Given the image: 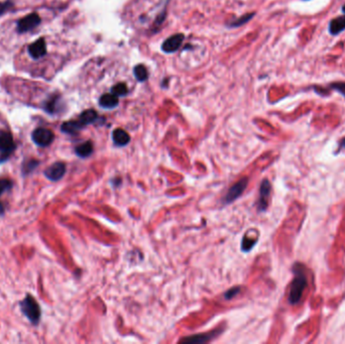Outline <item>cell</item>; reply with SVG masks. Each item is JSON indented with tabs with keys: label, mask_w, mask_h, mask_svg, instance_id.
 I'll list each match as a JSON object with an SVG mask.
<instances>
[{
	"label": "cell",
	"mask_w": 345,
	"mask_h": 344,
	"mask_svg": "<svg viewBox=\"0 0 345 344\" xmlns=\"http://www.w3.org/2000/svg\"><path fill=\"white\" fill-rule=\"evenodd\" d=\"M329 87L334 90L337 91L338 93H340L344 98H345V82L339 81V82H333L329 85Z\"/></svg>",
	"instance_id": "603a6c76"
},
{
	"label": "cell",
	"mask_w": 345,
	"mask_h": 344,
	"mask_svg": "<svg viewBox=\"0 0 345 344\" xmlns=\"http://www.w3.org/2000/svg\"><path fill=\"white\" fill-rule=\"evenodd\" d=\"M220 329L215 330V331H211L208 333H203V334H198V335H193V336H188L185 337L183 339H181L180 342L182 343H190V344H196V343H205V342H209L210 340H212L214 337L218 336L220 333Z\"/></svg>",
	"instance_id": "8fae6325"
},
{
	"label": "cell",
	"mask_w": 345,
	"mask_h": 344,
	"mask_svg": "<svg viewBox=\"0 0 345 344\" xmlns=\"http://www.w3.org/2000/svg\"><path fill=\"white\" fill-rule=\"evenodd\" d=\"M3 213H4V206L1 202H0V215H2Z\"/></svg>",
	"instance_id": "f1b7e54d"
},
{
	"label": "cell",
	"mask_w": 345,
	"mask_h": 344,
	"mask_svg": "<svg viewBox=\"0 0 345 344\" xmlns=\"http://www.w3.org/2000/svg\"><path fill=\"white\" fill-rule=\"evenodd\" d=\"M112 139L117 146H125L130 141V136L126 130L116 129L112 132Z\"/></svg>",
	"instance_id": "4fadbf2b"
},
{
	"label": "cell",
	"mask_w": 345,
	"mask_h": 344,
	"mask_svg": "<svg viewBox=\"0 0 345 344\" xmlns=\"http://www.w3.org/2000/svg\"><path fill=\"white\" fill-rule=\"evenodd\" d=\"M12 6V3L7 1V2H0V14H2L3 12L7 11L10 7Z\"/></svg>",
	"instance_id": "4316f807"
},
{
	"label": "cell",
	"mask_w": 345,
	"mask_h": 344,
	"mask_svg": "<svg viewBox=\"0 0 345 344\" xmlns=\"http://www.w3.org/2000/svg\"><path fill=\"white\" fill-rule=\"evenodd\" d=\"M134 76L139 82H143L149 77V74H147V70L143 65H137L134 67Z\"/></svg>",
	"instance_id": "ac0fdd59"
},
{
	"label": "cell",
	"mask_w": 345,
	"mask_h": 344,
	"mask_svg": "<svg viewBox=\"0 0 345 344\" xmlns=\"http://www.w3.org/2000/svg\"><path fill=\"white\" fill-rule=\"evenodd\" d=\"M248 183H249V179L248 178H242L241 180H239L238 182H236L227 192V194L225 195L224 197V204H230L232 202H234L237 198H239L240 196L242 195V193L244 192L245 188L248 187Z\"/></svg>",
	"instance_id": "5b68a950"
},
{
	"label": "cell",
	"mask_w": 345,
	"mask_h": 344,
	"mask_svg": "<svg viewBox=\"0 0 345 344\" xmlns=\"http://www.w3.org/2000/svg\"><path fill=\"white\" fill-rule=\"evenodd\" d=\"M257 242V239L254 240V238H249L248 236H244L243 237V240H242V243H241V249L243 252H250L253 248H254V245L256 244Z\"/></svg>",
	"instance_id": "44dd1931"
},
{
	"label": "cell",
	"mask_w": 345,
	"mask_h": 344,
	"mask_svg": "<svg viewBox=\"0 0 345 344\" xmlns=\"http://www.w3.org/2000/svg\"><path fill=\"white\" fill-rule=\"evenodd\" d=\"M83 129V126L80 124L79 120H71L64 122L61 127L63 132L68 134H76Z\"/></svg>",
	"instance_id": "9a60e30c"
},
{
	"label": "cell",
	"mask_w": 345,
	"mask_h": 344,
	"mask_svg": "<svg viewBox=\"0 0 345 344\" xmlns=\"http://www.w3.org/2000/svg\"><path fill=\"white\" fill-rule=\"evenodd\" d=\"M97 119H98L97 112L94 109H88L80 114L78 120H79L80 124L83 126V128H85L88 125L94 124Z\"/></svg>",
	"instance_id": "2e32d148"
},
{
	"label": "cell",
	"mask_w": 345,
	"mask_h": 344,
	"mask_svg": "<svg viewBox=\"0 0 345 344\" xmlns=\"http://www.w3.org/2000/svg\"><path fill=\"white\" fill-rule=\"evenodd\" d=\"M99 104L101 107L106 109H112L118 105V96L111 94H103L100 97Z\"/></svg>",
	"instance_id": "5bb4252c"
},
{
	"label": "cell",
	"mask_w": 345,
	"mask_h": 344,
	"mask_svg": "<svg viewBox=\"0 0 345 344\" xmlns=\"http://www.w3.org/2000/svg\"><path fill=\"white\" fill-rule=\"evenodd\" d=\"M239 291H240V289L239 288H232V289H230L229 291H227L226 293H225V295H224V296H225V299H232L233 297H235L236 296V295L239 293Z\"/></svg>",
	"instance_id": "484cf974"
},
{
	"label": "cell",
	"mask_w": 345,
	"mask_h": 344,
	"mask_svg": "<svg viewBox=\"0 0 345 344\" xmlns=\"http://www.w3.org/2000/svg\"><path fill=\"white\" fill-rule=\"evenodd\" d=\"M185 37L183 34H177L175 36H172L169 39H167L163 44H162V50L165 53H174L176 51H178L183 41H184Z\"/></svg>",
	"instance_id": "ba28073f"
},
{
	"label": "cell",
	"mask_w": 345,
	"mask_h": 344,
	"mask_svg": "<svg viewBox=\"0 0 345 344\" xmlns=\"http://www.w3.org/2000/svg\"><path fill=\"white\" fill-rule=\"evenodd\" d=\"M294 280L291 283L289 291V302L292 305L298 304L303 298V294L307 288L308 279L304 267L300 263H296L293 267Z\"/></svg>",
	"instance_id": "6da1fadb"
},
{
	"label": "cell",
	"mask_w": 345,
	"mask_h": 344,
	"mask_svg": "<svg viewBox=\"0 0 345 344\" xmlns=\"http://www.w3.org/2000/svg\"><path fill=\"white\" fill-rule=\"evenodd\" d=\"M75 153L78 157L83 159L90 157L93 153V143L91 141H85L79 144L78 146H76Z\"/></svg>",
	"instance_id": "e0dca14e"
},
{
	"label": "cell",
	"mask_w": 345,
	"mask_h": 344,
	"mask_svg": "<svg viewBox=\"0 0 345 344\" xmlns=\"http://www.w3.org/2000/svg\"><path fill=\"white\" fill-rule=\"evenodd\" d=\"M254 15H255V13H250V14L243 15L239 19H237V20L233 21L232 23H230V27H240V26H242V24H244L245 22L250 21L254 17Z\"/></svg>",
	"instance_id": "cb8c5ba5"
},
{
	"label": "cell",
	"mask_w": 345,
	"mask_h": 344,
	"mask_svg": "<svg viewBox=\"0 0 345 344\" xmlns=\"http://www.w3.org/2000/svg\"><path fill=\"white\" fill-rule=\"evenodd\" d=\"M38 165H39V162L36 161V160H31V161H29L27 164H24V166H23V168H22V173H23L24 175L30 174L31 172H33V171L38 167Z\"/></svg>",
	"instance_id": "7402d4cb"
},
{
	"label": "cell",
	"mask_w": 345,
	"mask_h": 344,
	"mask_svg": "<svg viewBox=\"0 0 345 344\" xmlns=\"http://www.w3.org/2000/svg\"><path fill=\"white\" fill-rule=\"evenodd\" d=\"M33 140L34 142L42 147L50 145L54 138H55V134L52 130L47 129H43V128H40L37 129L34 132H33Z\"/></svg>",
	"instance_id": "277c9868"
},
{
	"label": "cell",
	"mask_w": 345,
	"mask_h": 344,
	"mask_svg": "<svg viewBox=\"0 0 345 344\" xmlns=\"http://www.w3.org/2000/svg\"><path fill=\"white\" fill-rule=\"evenodd\" d=\"M41 23V17L38 13H31L17 21V32L27 33L36 29Z\"/></svg>",
	"instance_id": "8992f818"
},
{
	"label": "cell",
	"mask_w": 345,
	"mask_h": 344,
	"mask_svg": "<svg viewBox=\"0 0 345 344\" xmlns=\"http://www.w3.org/2000/svg\"><path fill=\"white\" fill-rule=\"evenodd\" d=\"M341 9H342V12L345 14V4H343V6H342Z\"/></svg>",
	"instance_id": "f546056e"
},
{
	"label": "cell",
	"mask_w": 345,
	"mask_h": 344,
	"mask_svg": "<svg viewBox=\"0 0 345 344\" xmlns=\"http://www.w3.org/2000/svg\"><path fill=\"white\" fill-rule=\"evenodd\" d=\"M12 188V182L7 179L0 180V196Z\"/></svg>",
	"instance_id": "d4e9b609"
},
{
	"label": "cell",
	"mask_w": 345,
	"mask_h": 344,
	"mask_svg": "<svg viewBox=\"0 0 345 344\" xmlns=\"http://www.w3.org/2000/svg\"><path fill=\"white\" fill-rule=\"evenodd\" d=\"M328 31H329V34L332 36H338L342 32H344L345 31V14L331 19L329 22Z\"/></svg>",
	"instance_id": "7c38bea8"
},
{
	"label": "cell",
	"mask_w": 345,
	"mask_h": 344,
	"mask_svg": "<svg viewBox=\"0 0 345 344\" xmlns=\"http://www.w3.org/2000/svg\"><path fill=\"white\" fill-rule=\"evenodd\" d=\"M14 150L15 144L11 133L6 130H0V162L7 160Z\"/></svg>",
	"instance_id": "3957f363"
},
{
	"label": "cell",
	"mask_w": 345,
	"mask_h": 344,
	"mask_svg": "<svg viewBox=\"0 0 345 344\" xmlns=\"http://www.w3.org/2000/svg\"><path fill=\"white\" fill-rule=\"evenodd\" d=\"M59 101H60V98L59 97H53L51 98L50 100L46 101L45 103V110L47 112H50V113H55L57 110H58V106H59Z\"/></svg>",
	"instance_id": "ffe728a7"
},
{
	"label": "cell",
	"mask_w": 345,
	"mask_h": 344,
	"mask_svg": "<svg viewBox=\"0 0 345 344\" xmlns=\"http://www.w3.org/2000/svg\"><path fill=\"white\" fill-rule=\"evenodd\" d=\"M304 1H309V0H304Z\"/></svg>",
	"instance_id": "4dcf8cb0"
},
{
	"label": "cell",
	"mask_w": 345,
	"mask_h": 344,
	"mask_svg": "<svg viewBox=\"0 0 345 344\" xmlns=\"http://www.w3.org/2000/svg\"><path fill=\"white\" fill-rule=\"evenodd\" d=\"M20 307H21L22 313L29 318V320L32 323L34 324L39 323L40 318H41V309L33 296L28 295L26 299L21 301Z\"/></svg>",
	"instance_id": "7a4b0ae2"
},
{
	"label": "cell",
	"mask_w": 345,
	"mask_h": 344,
	"mask_svg": "<svg viewBox=\"0 0 345 344\" xmlns=\"http://www.w3.org/2000/svg\"><path fill=\"white\" fill-rule=\"evenodd\" d=\"M66 165L62 162H57L44 171L45 177L51 181H59L66 174Z\"/></svg>",
	"instance_id": "52a82bcc"
},
{
	"label": "cell",
	"mask_w": 345,
	"mask_h": 344,
	"mask_svg": "<svg viewBox=\"0 0 345 344\" xmlns=\"http://www.w3.org/2000/svg\"><path fill=\"white\" fill-rule=\"evenodd\" d=\"M270 190H272V186L267 180H263L260 188H259V197L258 201V209L259 211H265L268 205V199L270 195Z\"/></svg>",
	"instance_id": "9c48e42d"
},
{
	"label": "cell",
	"mask_w": 345,
	"mask_h": 344,
	"mask_svg": "<svg viewBox=\"0 0 345 344\" xmlns=\"http://www.w3.org/2000/svg\"><path fill=\"white\" fill-rule=\"evenodd\" d=\"M111 93H113L114 95H116L118 97L126 96L129 93V88H128L127 84H125V83H118L112 87Z\"/></svg>",
	"instance_id": "d6986e66"
},
{
	"label": "cell",
	"mask_w": 345,
	"mask_h": 344,
	"mask_svg": "<svg viewBox=\"0 0 345 344\" xmlns=\"http://www.w3.org/2000/svg\"><path fill=\"white\" fill-rule=\"evenodd\" d=\"M28 52H29L30 56L35 60H38V59L45 56L46 55V43L44 42V39L41 38V39L37 40L35 43H33L32 44H30L28 47Z\"/></svg>",
	"instance_id": "30bf717a"
},
{
	"label": "cell",
	"mask_w": 345,
	"mask_h": 344,
	"mask_svg": "<svg viewBox=\"0 0 345 344\" xmlns=\"http://www.w3.org/2000/svg\"><path fill=\"white\" fill-rule=\"evenodd\" d=\"M338 150L341 151V150H345V137H343L340 141H339V146H338ZM338 151V152H339Z\"/></svg>",
	"instance_id": "83f0119b"
}]
</instances>
